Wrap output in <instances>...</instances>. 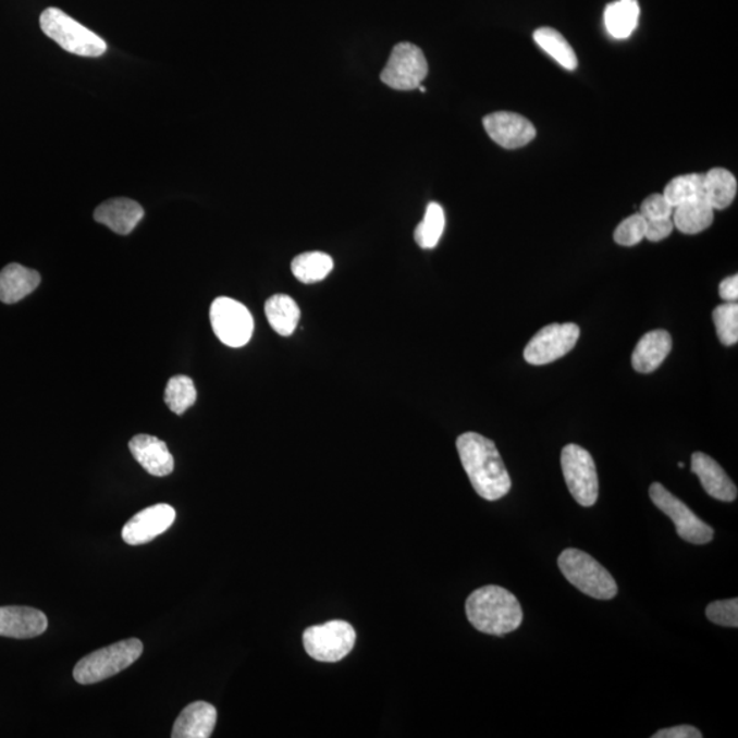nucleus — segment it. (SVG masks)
Masks as SVG:
<instances>
[{"instance_id": "4", "label": "nucleus", "mask_w": 738, "mask_h": 738, "mask_svg": "<svg viewBox=\"0 0 738 738\" xmlns=\"http://www.w3.org/2000/svg\"><path fill=\"white\" fill-rule=\"evenodd\" d=\"M143 650L140 640L127 639L95 651L74 667V680L83 686L104 681L132 666L142 656Z\"/></svg>"}, {"instance_id": "7", "label": "nucleus", "mask_w": 738, "mask_h": 738, "mask_svg": "<svg viewBox=\"0 0 738 738\" xmlns=\"http://www.w3.org/2000/svg\"><path fill=\"white\" fill-rule=\"evenodd\" d=\"M566 485L577 504L590 507L596 504L599 496V479L596 465L590 452L577 445L564 447L561 454Z\"/></svg>"}, {"instance_id": "21", "label": "nucleus", "mask_w": 738, "mask_h": 738, "mask_svg": "<svg viewBox=\"0 0 738 738\" xmlns=\"http://www.w3.org/2000/svg\"><path fill=\"white\" fill-rule=\"evenodd\" d=\"M737 195L736 176L729 170L715 168L703 174V200L714 210H725Z\"/></svg>"}, {"instance_id": "30", "label": "nucleus", "mask_w": 738, "mask_h": 738, "mask_svg": "<svg viewBox=\"0 0 738 738\" xmlns=\"http://www.w3.org/2000/svg\"><path fill=\"white\" fill-rule=\"evenodd\" d=\"M713 319L721 344L725 346L736 345L738 342L737 303H726L716 307L713 312Z\"/></svg>"}, {"instance_id": "23", "label": "nucleus", "mask_w": 738, "mask_h": 738, "mask_svg": "<svg viewBox=\"0 0 738 738\" xmlns=\"http://www.w3.org/2000/svg\"><path fill=\"white\" fill-rule=\"evenodd\" d=\"M638 0H617L604 12V25L614 39H628L639 23Z\"/></svg>"}, {"instance_id": "29", "label": "nucleus", "mask_w": 738, "mask_h": 738, "mask_svg": "<svg viewBox=\"0 0 738 738\" xmlns=\"http://www.w3.org/2000/svg\"><path fill=\"white\" fill-rule=\"evenodd\" d=\"M197 398V392L194 381L185 376L171 378L165 386L164 401L171 411L175 415H184L186 410L194 406Z\"/></svg>"}, {"instance_id": "27", "label": "nucleus", "mask_w": 738, "mask_h": 738, "mask_svg": "<svg viewBox=\"0 0 738 738\" xmlns=\"http://www.w3.org/2000/svg\"><path fill=\"white\" fill-rule=\"evenodd\" d=\"M446 217L443 208L438 202L428 205L426 216L416 227L415 239L422 249L435 248L445 232Z\"/></svg>"}, {"instance_id": "15", "label": "nucleus", "mask_w": 738, "mask_h": 738, "mask_svg": "<svg viewBox=\"0 0 738 738\" xmlns=\"http://www.w3.org/2000/svg\"><path fill=\"white\" fill-rule=\"evenodd\" d=\"M130 448L133 457L149 475L164 478V476L173 473L174 458L171 456L168 445L159 438L144 434L136 435L132 438Z\"/></svg>"}, {"instance_id": "32", "label": "nucleus", "mask_w": 738, "mask_h": 738, "mask_svg": "<svg viewBox=\"0 0 738 738\" xmlns=\"http://www.w3.org/2000/svg\"><path fill=\"white\" fill-rule=\"evenodd\" d=\"M705 615L711 623L721 625L726 628L738 627V599H729V601H718L710 603Z\"/></svg>"}, {"instance_id": "9", "label": "nucleus", "mask_w": 738, "mask_h": 738, "mask_svg": "<svg viewBox=\"0 0 738 738\" xmlns=\"http://www.w3.org/2000/svg\"><path fill=\"white\" fill-rule=\"evenodd\" d=\"M210 319L213 333L224 345L241 347L253 339V315L245 305L233 298H217L211 305Z\"/></svg>"}, {"instance_id": "8", "label": "nucleus", "mask_w": 738, "mask_h": 738, "mask_svg": "<svg viewBox=\"0 0 738 738\" xmlns=\"http://www.w3.org/2000/svg\"><path fill=\"white\" fill-rule=\"evenodd\" d=\"M650 499L661 512L671 518L676 526L678 537L692 544L713 542L714 529L700 520L682 501L674 496L661 483L650 487Z\"/></svg>"}, {"instance_id": "33", "label": "nucleus", "mask_w": 738, "mask_h": 738, "mask_svg": "<svg viewBox=\"0 0 738 738\" xmlns=\"http://www.w3.org/2000/svg\"><path fill=\"white\" fill-rule=\"evenodd\" d=\"M674 207L666 200L663 194H655L647 197L643 205L640 207V213L645 218V221H654V219L672 218Z\"/></svg>"}, {"instance_id": "14", "label": "nucleus", "mask_w": 738, "mask_h": 738, "mask_svg": "<svg viewBox=\"0 0 738 738\" xmlns=\"http://www.w3.org/2000/svg\"><path fill=\"white\" fill-rule=\"evenodd\" d=\"M48 619L40 610L26 606L0 607V636L13 639L37 638L46 632Z\"/></svg>"}, {"instance_id": "28", "label": "nucleus", "mask_w": 738, "mask_h": 738, "mask_svg": "<svg viewBox=\"0 0 738 738\" xmlns=\"http://www.w3.org/2000/svg\"><path fill=\"white\" fill-rule=\"evenodd\" d=\"M663 196L674 208L689 201L703 200V174L676 176L668 182Z\"/></svg>"}, {"instance_id": "35", "label": "nucleus", "mask_w": 738, "mask_h": 738, "mask_svg": "<svg viewBox=\"0 0 738 738\" xmlns=\"http://www.w3.org/2000/svg\"><path fill=\"white\" fill-rule=\"evenodd\" d=\"M703 733L697 729V727L691 725H680L668 727V729H663L656 731L652 738H702Z\"/></svg>"}, {"instance_id": "16", "label": "nucleus", "mask_w": 738, "mask_h": 738, "mask_svg": "<svg viewBox=\"0 0 738 738\" xmlns=\"http://www.w3.org/2000/svg\"><path fill=\"white\" fill-rule=\"evenodd\" d=\"M692 472L698 475L700 483L710 496L722 502L737 499V487L714 458L704 453H693Z\"/></svg>"}, {"instance_id": "20", "label": "nucleus", "mask_w": 738, "mask_h": 738, "mask_svg": "<svg viewBox=\"0 0 738 738\" xmlns=\"http://www.w3.org/2000/svg\"><path fill=\"white\" fill-rule=\"evenodd\" d=\"M39 272L21 265H9L0 271V302L15 304L40 285Z\"/></svg>"}, {"instance_id": "1", "label": "nucleus", "mask_w": 738, "mask_h": 738, "mask_svg": "<svg viewBox=\"0 0 738 738\" xmlns=\"http://www.w3.org/2000/svg\"><path fill=\"white\" fill-rule=\"evenodd\" d=\"M457 451L470 483L481 499L499 501L512 489V479L495 443L476 432L457 440Z\"/></svg>"}, {"instance_id": "10", "label": "nucleus", "mask_w": 738, "mask_h": 738, "mask_svg": "<svg viewBox=\"0 0 738 738\" xmlns=\"http://www.w3.org/2000/svg\"><path fill=\"white\" fill-rule=\"evenodd\" d=\"M428 74L425 53L411 42H399L390 56L381 79L388 87L397 90H411L420 87Z\"/></svg>"}, {"instance_id": "2", "label": "nucleus", "mask_w": 738, "mask_h": 738, "mask_svg": "<svg viewBox=\"0 0 738 738\" xmlns=\"http://www.w3.org/2000/svg\"><path fill=\"white\" fill-rule=\"evenodd\" d=\"M467 617L479 632L504 636L515 632L522 624V608L511 591L499 586H487L470 593Z\"/></svg>"}, {"instance_id": "18", "label": "nucleus", "mask_w": 738, "mask_h": 738, "mask_svg": "<svg viewBox=\"0 0 738 738\" xmlns=\"http://www.w3.org/2000/svg\"><path fill=\"white\" fill-rule=\"evenodd\" d=\"M218 713L212 704L195 702L188 705L176 718L173 738H208L216 729Z\"/></svg>"}, {"instance_id": "17", "label": "nucleus", "mask_w": 738, "mask_h": 738, "mask_svg": "<svg viewBox=\"0 0 738 738\" xmlns=\"http://www.w3.org/2000/svg\"><path fill=\"white\" fill-rule=\"evenodd\" d=\"M96 222L121 235L131 234L144 218V210L131 199H112L103 202L94 213Z\"/></svg>"}, {"instance_id": "26", "label": "nucleus", "mask_w": 738, "mask_h": 738, "mask_svg": "<svg viewBox=\"0 0 738 738\" xmlns=\"http://www.w3.org/2000/svg\"><path fill=\"white\" fill-rule=\"evenodd\" d=\"M334 269L331 256L323 253H307L298 255L292 261L293 275L303 283L323 281Z\"/></svg>"}, {"instance_id": "34", "label": "nucleus", "mask_w": 738, "mask_h": 738, "mask_svg": "<svg viewBox=\"0 0 738 738\" xmlns=\"http://www.w3.org/2000/svg\"><path fill=\"white\" fill-rule=\"evenodd\" d=\"M674 224L671 218L654 219V221H647L645 238L657 243L668 237L672 234Z\"/></svg>"}, {"instance_id": "19", "label": "nucleus", "mask_w": 738, "mask_h": 738, "mask_svg": "<svg viewBox=\"0 0 738 738\" xmlns=\"http://www.w3.org/2000/svg\"><path fill=\"white\" fill-rule=\"evenodd\" d=\"M673 341L665 330H655L641 336L632 355V366L640 373L654 372L666 360Z\"/></svg>"}, {"instance_id": "22", "label": "nucleus", "mask_w": 738, "mask_h": 738, "mask_svg": "<svg viewBox=\"0 0 738 738\" xmlns=\"http://www.w3.org/2000/svg\"><path fill=\"white\" fill-rule=\"evenodd\" d=\"M265 311L271 328L282 336L292 335L302 318L298 305L286 294H275L267 299Z\"/></svg>"}, {"instance_id": "6", "label": "nucleus", "mask_w": 738, "mask_h": 738, "mask_svg": "<svg viewBox=\"0 0 738 738\" xmlns=\"http://www.w3.org/2000/svg\"><path fill=\"white\" fill-rule=\"evenodd\" d=\"M305 651L315 661L335 663L350 654L356 643V630L346 622H330L305 630Z\"/></svg>"}, {"instance_id": "25", "label": "nucleus", "mask_w": 738, "mask_h": 738, "mask_svg": "<svg viewBox=\"0 0 738 738\" xmlns=\"http://www.w3.org/2000/svg\"><path fill=\"white\" fill-rule=\"evenodd\" d=\"M533 40L555 62L565 67L566 71H575L577 65H579L574 48H571L558 30L544 26V28L534 32Z\"/></svg>"}, {"instance_id": "36", "label": "nucleus", "mask_w": 738, "mask_h": 738, "mask_svg": "<svg viewBox=\"0 0 738 738\" xmlns=\"http://www.w3.org/2000/svg\"><path fill=\"white\" fill-rule=\"evenodd\" d=\"M719 296L726 303H736L738 298V275L726 278L721 282Z\"/></svg>"}, {"instance_id": "12", "label": "nucleus", "mask_w": 738, "mask_h": 738, "mask_svg": "<svg viewBox=\"0 0 738 738\" xmlns=\"http://www.w3.org/2000/svg\"><path fill=\"white\" fill-rule=\"evenodd\" d=\"M483 125L491 140L506 149L521 148L537 137L532 122L516 112H494L484 116Z\"/></svg>"}, {"instance_id": "3", "label": "nucleus", "mask_w": 738, "mask_h": 738, "mask_svg": "<svg viewBox=\"0 0 738 738\" xmlns=\"http://www.w3.org/2000/svg\"><path fill=\"white\" fill-rule=\"evenodd\" d=\"M558 566L565 579L577 590L599 601H610L618 593L617 582L590 554L577 549L563 551Z\"/></svg>"}, {"instance_id": "13", "label": "nucleus", "mask_w": 738, "mask_h": 738, "mask_svg": "<svg viewBox=\"0 0 738 738\" xmlns=\"http://www.w3.org/2000/svg\"><path fill=\"white\" fill-rule=\"evenodd\" d=\"M175 521V511L168 504H158L137 513L122 529V539L131 545L151 542L164 533Z\"/></svg>"}, {"instance_id": "11", "label": "nucleus", "mask_w": 738, "mask_h": 738, "mask_svg": "<svg viewBox=\"0 0 738 738\" xmlns=\"http://www.w3.org/2000/svg\"><path fill=\"white\" fill-rule=\"evenodd\" d=\"M580 339L579 325L575 323L545 325L532 336L524 349V358L532 366H544L568 355Z\"/></svg>"}, {"instance_id": "5", "label": "nucleus", "mask_w": 738, "mask_h": 738, "mask_svg": "<svg viewBox=\"0 0 738 738\" xmlns=\"http://www.w3.org/2000/svg\"><path fill=\"white\" fill-rule=\"evenodd\" d=\"M42 32L67 52L76 56L98 58L103 56L107 45L93 30L69 17L62 10L47 9L40 17Z\"/></svg>"}, {"instance_id": "31", "label": "nucleus", "mask_w": 738, "mask_h": 738, "mask_svg": "<svg viewBox=\"0 0 738 738\" xmlns=\"http://www.w3.org/2000/svg\"><path fill=\"white\" fill-rule=\"evenodd\" d=\"M647 221L641 213L625 219L614 232V241L618 245L634 246L645 238Z\"/></svg>"}, {"instance_id": "24", "label": "nucleus", "mask_w": 738, "mask_h": 738, "mask_svg": "<svg viewBox=\"0 0 738 738\" xmlns=\"http://www.w3.org/2000/svg\"><path fill=\"white\" fill-rule=\"evenodd\" d=\"M714 222V208L704 200H694L674 208L673 224L684 234H699Z\"/></svg>"}]
</instances>
